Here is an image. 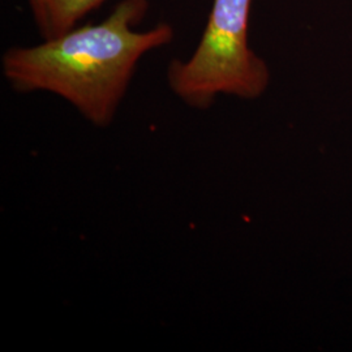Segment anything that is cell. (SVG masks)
<instances>
[{"mask_svg":"<svg viewBox=\"0 0 352 352\" xmlns=\"http://www.w3.org/2000/svg\"><path fill=\"white\" fill-rule=\"evenodd\" d=\"M252 1L213 0L196 50L168 64V88L189 107L208 110L221 94L256 100L269 87V67L250 46Z\"/></svg>","mask_w":352,"mask_h":352,"instance_id":"obj_2","label":"cell"},{"mask_svg":"<svg viewBox=\"0 0 352 352\" xmlns=\"http://www.w3.org/2000/svg\"><path fill=\"white\" fill-rule=\"evenodd\" d=\"M38 34L52 39L72 30L107 0H25Z\"/></svg>","mask_w":352,"mask_h":352,"instance_id":"obj_3","label":"cell"},{"mask_svg":"<svg viewBox=\"0 0 352 352\" xmlns=\"http://www.w3.org/2000/svg\"><path fill=\"white\" fill-rule=\"evenodd\" d=\"M148 11L149 0H122L100 24L76 26L36 46L11 47L1 56L3 76L16 91L55 94L93 126L106 128L140 60L175 37L168 23L138 30Z\"/></svg>","mask_w":352,"mask_h":352,"instance_id":"obj_1","label":"cell"}]
</instances>
